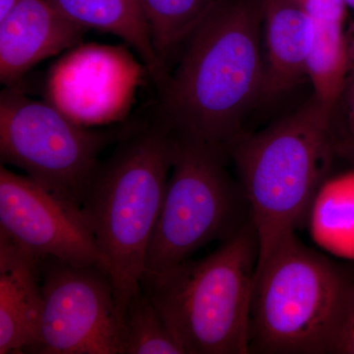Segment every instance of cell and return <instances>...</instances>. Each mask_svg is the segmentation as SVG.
Segmentation results:
<instances>
[{"instance_id": "6da1fadb", "label": "cell", "mask_w": 354, "mask_h": 354, "mask_svg": "<svg viewBox=\"0 0 354 354\" xmlns=\"http://www.w3.org/2000/svg\"><path fill=\"white\" fill-rule=\"evenodd\" d=\"M262 0H220L186 39L176 70L160 86L158 122L227 155L261 100ZM184 41V43H185Z\"/></svg>"}, {"instance_id": "7a4b0ae2", "label": "cell", "mask_w": 354, "mask_h": 354, "mask_svg": "<svg viewBox=\"0 0 354 354\" xmlns=\"http://www.w3.org/2000/svg\"><path fill=\"white\" fill-rule=\"evenodd\" d=\"M172 160L174 136L153 121L100 164L81 206L108 266L122 325L128 302L142 290Z\"/></svg>"}, {"instance_id": "3957f363", "label": "cell", "mask_w": 354, "mask_h": 354, "mask_svg": "<svg viewBox=\"0 0 354 354\" xmlns=\"http://www.w3.org/2000/svg\"><path fill=\"white\" fill-rule=\"evenodd\" d=\"M333 114L315 99L272 127L245 134L228 155L259 242L257 265L308 216L335 151Z\"/></svg>"}, {"instance_id": "277c9868", "label": "cell", "mask_w": 354, "mask_h": 354, "mask_svg": "<svg viewBox=\"0 0 354 354\" xmlns=\"http://www.w3.org/2000/svg\"><path fill=\"white\" fill-rule=\"evenodd\" d=\"M259 242L251 220L202 259H187L142 288L185 354H248Z\"/></svg>"}, {"instance_id": "5b68a950", "label": "cell", "mask_w": 354, "mask_h": 354, "mask_svg": "<svg viewBox=\"0 0 354 354\" xmlns=\"http://www.w3.org/2000/svg\"><path fill=\"white\" fill-rule=\"evenodd\" d=\"M348 268L288 234L256 267L249 353L334 354Z\"/></svg>"}, {"instance_id": "8992f818", "label": "cell", "mask_w": 354, "mask_h": 354, "mask_svg": "<svg viewBox=\"0 0 354 354\" xmlns=\"http://www.w3.org/2000/svg\"><path fill=\"white\" fill-rule=\"evenodd\" d=\"M174 136V160L153 230L144 279L162 274L251 221L241 184L225 167L227 153L185 135Z\"/></svg>"}, {"instance_id": "52a82bcc", "label": "cell", "mask_w": 354, "mask_h": 354, "mask_svg": "<svg viewBox=\"0 0 354 354\" xmlns=\"http://www.w3.org/2000/svg\"><path fill=\"white\" fill-rule=\"evenodd\" d=\"M106 133L77 124L48 102L26 97L16 88L0 95V157L23 169L64 201L82 206L108 145Z\"/></svg>"}, {"instance_id": "ba28073f", "label": "cell", "mask_w": 354, "mask_h": 354, "mask_svg": "<svg viewBox=\"0 0 354 354\" xmlns=\"http://www.w3.org/2000/svg\"><path fill=\"white\" fill-rule=\"evenodd\" d=\"M43 308L27 353L122 354L123 325L113 281L99 266L39 260Z\"/></svg>"}, {"instance_id": "9c48e42d", "label": "cell", "mask_w": 354, "mask_h": 354, "mask_svg": "<svg viewBox=\"0 0 354 354\" xmlns=\"http://www.w3.org/2000/svg\"><path fill=\"white\" fill-rule=\"evenodd\" d=\"M0 234L38 260L55 258L108 271L82 209L3 165L0 167Z\"/></svg>"}, {"instance_id": "30bf717a", "label": "cell", "mask_w": 354, "mask_h": 354, "mask_svg": "<svg viewBox=\"0 0 354 354\" xmlns=\"http://www.w3.org/2000/svg\"><path fill=\"white\" fill-rule=\"evenodd\" d=\"M87 29L48 0H22L0 20V80L14 85L41 60L78 43Z\"/></svg>"}, {"instance_id": "8fae6325", "label": "cell", "mask_w": 354, "mask_h": 354, "mask_svg": "<svg viewBox=\"0 0 354 354\" xmlns=\"http://www.w3.org/2000/svg\"><path fill=\"white\" fill-rule=\"evenodd\" d=\"M41 308L39 260L0 234V354L27 353Z\"/></svg>"}, {"instance_id": "7c38bea8", "label": "cell", "mask_w": 354, "mask_h": 354, "mask_svg": "<svg viewBox=\"0 0 354 354\" xmlns=\"http://www.w3.org/2000/svg\"><path fill=\"white\" fill-rule=\"evenodd\" d=\"M262 3L266 57L261 100H272L307 76L315 24L293 0H262Z\"/></svg>"}, {"instance_id": "4fadbf2b", "label": "cell", "mask_w": 354, "mask_h": 354, "mask_svg": "<svg viewBox=\"0 0 354 354\" xmlns=\"http://www.w3.org/2000/svg\"><path fill=\"white\" fill-rule=\"evenodd\" d=\"M60 13L85 29L109 32L138 53L158 86L169 71L153 46L152 32L138 0H48Z\"/></svg>"}, {"instance_id": "5bb4252c", "label": "cell", "mask_w": 354, "mask_h": 354, "mask_svg": "<svg viewBox=\"0 0 354 354\" xmlns=\"http://www.w3.org/2000/svg\"><path fill=\"white\" fill-rule=\"evenodd\" d=\"M313 46L307 62V76L314 99L334 113L346 86L351 51L344 32V20H313Z\"/></svg>"}, {"instance_id": "9a60e30c", "label": "cell", "mask_w": 354, "mask_h": 354, "mask_svg": "<svg viewBox=\"0 0 354 354\" xmlns=\"http://www.w3.org/2000/svg\"><path fill=\"white\" fill-rule=\"evenodd\" d=\"M220 0H138L150 26L153 46L167 59Z\"/></svg>"}, {"instance_id": "2e32d148", "label": "cell", "mask_w": 354, "mask_h": 354, "mask_svg": "<svg viewBox=\"0 0 354 354\" xmlns=\"http://www.w3.org/2000/svg\"><path fill=\"white\" fill-rule=\"evenodd\" d=\"M122 354H185L143 288L125 310Z\"/></svg>"}, {"instance_id": "e0dca14e", "label": "cell", "mask_w": 354, "mask_h": 354, "mask_svg": "<svg viewBox=\"0 0 354 354\" xmlns=\"http://www.w3.org/2000/svg\"><path fill=\"white\" fill-rule=\"evenodd\" d=\"M334 354H354V268L348 269V286Z\"/></svg>"}, {"instance_id": "ac0fdd59", "label": "cell", "mask_w": 354, "mask_h": 354, "mask_svg": "<svg viewBox=\"0 0 354 354\" xmlns=\"http://www.w3.org/2000/svg\"><path fill=\"white\" fill-rule=\"evenodd\" d=\"M313 20H344V0H293Z\"/></svg>"}, {"instance_id": "d6986e66", "label": "cell", "mask_w": 354, "mask_h": 354, "mask_svg": "<svg viewBox=\"0 0 354 354\" xmlns=\"http://www.w3.org/2000/svg\"><path fill=\"white\" fill-rule=\"evenodd\" d=\"M346 97H348L346 100H348L349 123H351V129L354 133V78L353 82L349 84Z\"/></svg>"}, {"instance_id": "ffe728a7", "label": "cell", "mask_w": 354, "mask_h": 354, "mask_svg": "<svg viewBox=\"0 0 354 354\" xmlns=\"http://www.w3.org/2000/svg\"><path fill=\"white\" fill-rule=\"evenodd\" d=\"M335 151L337 153H344L354 162V140L348 142H335Z\"/></svg>"}, {"instance_id": "44dd1931", "label": "cell", "mask_w": 354, "mask_h": 354, "mask_svg": "<svg viewBox=\"0 0 354 354\" xmlns=\"http://www.w3.org/2000/svg\"><path fill=\"white\" fill-rule=\"evenodd\" d=\"M21 1L22 0H0V20L8 15Z\"/></svg>"}, {"instance_id": "7402d4cb", "label": "cell", "mask_w": 354, "mask_h": 354, "mask_svg": "<svg viewBox=\"0 0 354 354\" xmlns=\"http://www.w3.org/2000/svg\"><path fill=\"white\" fill-rule=\"evenodd\" d=\"M344 1H346V6L354 9V0H344Z\"/></svg>"}, {"instance_id": "603a6c76", "label": "cell", "mask_w": 354, "mask_h": 354, "mask_svg": "<svg viewBox=\"0 0 354 354\" xmlns=\"http://www.w3.org/2000/svg\"><path fill=\"white\" fill-rule=\"evenodd\" d=\"M349 51H351V58L353 57L354 59V41L353 43V46H351V48H349Z\"/></svg>"}]
</instances>
